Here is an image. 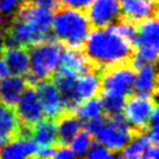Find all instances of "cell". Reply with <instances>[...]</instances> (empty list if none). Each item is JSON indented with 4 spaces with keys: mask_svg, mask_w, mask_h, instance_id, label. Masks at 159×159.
<instances>
[{
    "mask_svg": "<svg viewBox=\"0 0 159 159\" xmlns=\"http://www.w3.org/2000/svg\"><path fill=\"white\" fill-rule=\"evenodd\" d=\"M56 121L58 144L67 145L72 138L81 130V121L75 111H66Z\"/></svg>",
    "mask_w": 159,
    "mask_h": 159,
    "instance_id": "cell-20",
    "label": "cell"
},
{
    "mask_svg": "<svg viewBox=\"0 0 159 159\" xmlns=\"http://www.w3.org/2000/svg\"><path fill=\"white\" fill-rule=\"evenodd\" d=\"M37 146H55L58 144L57 123L52 119L40 120L28 131Z\"/></svg>",
    "mask_w": 159,
    "mask_h": 159,
    "instance_id": "cell-18",
    "label": "cell"
},
{
    "mask_svg": "<svg viewBox=\"0 0 159 159\" xmlns=\"http://www.w3.org/2000/svg\"><path fill=\"white\" fill-rule=\"evenodd\" d=\"M100 94H101L100 102H101L102 111L106 116L122 115L125 98L113 95V94H105V93H100Z\"/></svg>",
    "mask_w": 159,
    "mask_h": 159,
    "instance_id": "cell-23",
    "label": "cell"
},
{
    "mask_svg": "<svg viewBox=\"0 0 159 159\" xmlns=\"http://www.w3.org/2000/svg\"><path fill=\"white\" fill-rule=\"evenodd\" d=\"M157 106V100L153 98L130 94L125 98L123 106V117L136 134L145 133L149 127V121L153 108Z\"/></svg>",
    "mask_w": 159,
    "mask_h": 159,
    "instance_id": "cell-7",
    "label": "cell"
},
{
    "mask_svg": "<svg viewBox=\"0 0 159 159\" xmlns=\"http://www.w3.org/2000/svg\"><path fill=\"white\" fill-rule=\"evenodd\" d=\"M15 106H16L15 113H16L19 120L22 124L23 129H25V135L28 136L29 129L36 122H39L40 120L43 119V116H44L42 103L40 101V98L37 95L35 87L30 86V85H27L22 95L20 97Z\"/></svg>",
    "mask_w": 159,
    "mask_h": 159,
    "instance_id": "cell-8",
    "label": "cell"
},
{
    "mask_svg": "<svg viewBox=\"0 0 159 159\" xmlns=\"http://www.w3.org/2000/svg\"><path fill=\"white\" fill-rule=\"evenodd\" d=\"M0 26H1V16H0Z\"/></svg>",
    "mask_w": 159,
    "mask_h": 159,
    "instance_id": "cell-32",
    "label": "cell"
},
{
    "mask_svg": "<svg viewBox=\"0 0 159 159\" xmlns=\"http://www.w3.org/2000/svg\"><path fill=\"white\" fill-rule=\"evenodd\" d=\"M52 11L22 0L18 6L12 22L5 30L4 43L7 45H30L52 39Z\"/></svg>",
    "mask_w": 159,
    "mask_h": 159,
    "instance_id": "cell-1",
    "label": "cell"
},
{
    "mask_svg": "<svg viewBox=\"0 0 159 159\" xmlns=\"http://www.w3.org/2000/svg\"><path fill=\"white\" fill-rule=\"evenodd\" d=\"M85 156L92 159H111L116 157L115 152L107 149L106 146L98 143V142H94L91 144L87 153Z\"/></svg>",
    "mask_w": 159,
    "mask_h": 159,
    "instance_id": "cell-25",
    "label": "cell"
},
{
    "mask_svg": "<svg viewBox=\"0 0 159 159\" xmlns=\"http://www.w3.org/2000/svg\"><path fill=\"white\" fill-rule=\"evenodd\" d=\"M33 4L37 5V6H41L43 8L50 9V11H56V9L61 6L59 4V0H29Z\"/></svg>",
    "mask_w": 159,
    "mask_h": 159,
    "instance_id": "cell-29",
    "label": "cell"
},
{
    "mask_svg": "<svg viewBox=\"0 0 159 159\" xmlns=\"http://www.w3.org/2000/svg\"><path fill=\"white\" fill-rule=\"evenodd\" d=\"M0 100L8 107H15L23 91L27 87V81L22 75H6L0 79Z\"/></svg>",
    "mask_w": 159,
    "mask_h": 159,
    "instance_id": "cell-17",
    "label": "cell"
},
{
    "mask_svg": "<svg viewBox=\"0 0 159 159\" xmlns=\"http://www.w3.org/2000/svg\"><path fill=\"white\" fill-rule=\"evenodd\" d=\"M121 5V16L131 22L157 15L158 0H119Z\"/></svg>",
    "mask_w": 159,
    "mask_h": 159,
    "instance_id": "cell-13",
    "label": "cell"
},
{
    "mask_svg": "<svg viewBox=\"0 0 159 159\" xmlns=\"http://www.w3.org/2000/svg\"><path fill=\"white\" fill-rule=\"evenodd\" d=\"M86 130L95 137L98 143L113 152H119L137 135L122 115L105 116L86 121Z\"/></svg>",
    "mask_w": 159,
    "mask_h": 159,
    "instance_id": "cell-5",
    "label": "cell"
},
{
    "mask_svg": "<svg viewBox=\"0 0 159 159\" xmlns=\"http://www.w3.org/2000/svg\"><path fill=\"white\" fill-rule=\"evenodd\" d=\"M55 12L51 28L57 41L71 48H83L91 30V23L84 9L59 6Z\"/></svg>",
    "mask_w": 159,
    "mask_h": 159,
    "instance_id": "cell-3",
    "label": "cell"
},
{
    "mask_svg": "<svg viewBox=\"0 0 159 159\" xmlns=\"http://www.w3.org/2000/svg\"><path fill=\"white\" fill-rule=\"evenodd\" d=\"M37 149L34 141L28 136H20L11 139L4 146L0 148V158L2 159H22L34 158Z\"/></svg>",
    "mask_w": 159,
    "mask_h": 159,
    "instance_id": "cell-16",
    "label": "cell"
},
{
    "mask_svg": "<svg viewBox=\"0 0 159 159\" xmlns=\"http://www.w3.org/2000/svg\"><path fill=\"white\" fill-rule=\"evenodd\" d=\"M0 56L6 64L9 73L23 75L29 71L30 58L27 47L2 44L0 47Z\"/></svg>",
    "mask_w": 159,
    "mask_h": 159,
    "instance_id": "cell-12",
    "label": "cell"
},
{
    "mask_svg": "<svg viewBox=\"0 0 159 159\" xmlns=\"http://www.w3.org/2000/svg\"><path fill=\"white\" fill-rule=\"evenodd\" d=\"M83 47L95 70L130 63L135 52V47L120 35L113 25L89 30Z\"/></svg>",
    "mask_w": 159,
    "mask_h": 159,
    "instance_id": "cell-2",
    "label": "cell"
},
{
    "mask_svg": "<svg viewBox=\"0 0 159 159\" xmlns=\"http://www.w3.org/2000/svg\"><path fill=\"white\" fill-rule=\"evenodd\" d=\"M89 2H91V0H59L61 6H66V7L78 9H86Z\"/></svg>",
    "mask_w": 159,
    "mask_h": 159,
    "instance_id": "cell-27",
    "label": "cell"
},
{
    "mask_svg": "<svg viewBox=\"0 0 159 159\" xmlns=\"http://www.w3.org/2000/svg\"><path fill=\"white\" fill-rule=\"evenodd\" d=\"M34 87L42 103L43 113L49 119L56 121L64 113H66L67 111L64 100H63L62 93L53 81H49L48 79L42 80Z\"/></svg>",
    "mask_w": 159,
    "mask_h": 159,
    "instance_id": "cell-9",
    "label": "cell"
},
{
    "mask_svg": "<svg viewBox=\"0 0 159 159\" xmlns=\"http://www.w3.org/2000/svg\"><path fill=\"white\" fill-rule=\"evenodd\" d=\"M63 49L64 44L62 42L53 39L30 45V49L28 48L30 66L25 78L27 85L36 86L42 80L51 78L57 71Z\"/></svg>",
    "mask_w": 159,
    "mask_h": 159,
    "instance_id": "cell-4",
    "label": "cell"
},
{
    "mask_svg": "<svg viewBox=\"0 0 159 159\" xmlns=\"http://www.w3.org/2000/svg\"><path fill=\"white\" fill-rule=\"evenodd\" d=\"M135 73L136 71L131 66V63H123L102 69L100 93L123 98L129 97L134 91Z\"/></svg>",
    "mask_w": 159,
    "mask_h": 159,
    "instance_id": "cell-6",
    "label": "cell"
},
{
    "mask_svg": "<svg viewBox=\"0 0 159 159\" xmlns=\"http://www.w3.org/2000/svg\"><path fill=\"white\" fill-rule=\"evenodd\" d=\"M58 67L57 72L72 78H78L89 71H97L83 48H71L66 45H64Z\"/></svg>",
    "mask_w": 159,
    "mask_h": 159,
    "instance_id": "cell-10",
    "label": "cell"
},
{
    "mask_svg": "<svg viewBox=\"0 0 159 159\" xmlns=\"http://www.w3.org/2000/svg\"><path fill=\"white\" fill-rule=\"evenodd\" d=\"M20 135H23V127L14 108L0 103V148Z\"/></svg>",
    "mask_w": 159,
    "mask_h": 159,
    "instance_id": "cell-14",
    "label": "cell"
},
{
    "mask_svg": "<svg viewBox=\"0 0 159 159\" xmlns=\"http://www.w3.org/2000/svg\"><path fill=\"white\" fill-rule=\"evenodd\" d=\"M8 75V70H7V66H6V64L5 62L2 61V58L0 56V79H2L4 77Z\"/></svg>",
    "mask_w": 159,
    "mask_h": 159,
    "instance_id": "cell-31",
    "label": "cell"
},
{
    "mask_svg": "<svg viewBox=\"0 0 159 159\" xmlns=\"http://www.w3.org/2000/svg\"><path fill=\"white\" fill-rule=\"evenodd\" d=\"M20 0H0V13L8 14L18 7Z\"/></svg>",
    "mask_w": 159,
    "mask_h": 159,
    "instance_id": "cell-28",
    "label": "cell"
},
{
    "mask_svg": "<svg viewBox=\"0 0 159 159\" xmlns=\"http://www.w3.org/2000/svg\"><path fill=\"white\" fill-rule=\"evenodd\" d=\"M75 157L73 151L71 150L67 145H63V144H57L55 146V150L52 153V158L56 159H70Z\"/></svg>",
    "mask_w": 159,
    "mask_h": 159,
    "instance_id": "cell-26",
    "label": "cell"
},
{
    "mask_svg": "<svg viewBox=\"0 0 159 159\" xmlns=\"http://www.w3.org/2000/svg\"><path fill=\"white\" fill-rule=\"evenodd\" d=\"M100 89H101V80L100 75L95 71L86 72L84 75H79L78 79L75 78V93L79 101L97 97L100 94Z\"/></svg>",
    "mask_w": 159,
    "mask_h": 159,
    "instance_id": "cell-19",
    "label": "cell"
},
{
    "mask_svg": "<svg viewBox=\"0 0 159 159\" xmlns=\"http://www.w3.org/2000/svg\"><path fill=\"white\" fill-rule=\"evenodd\" d=\"M135 73L134 89L137 94L156 99L158 94V80L156 63H149L138 69Z\"/></svg>",
    "mask_w": 159,
    "mask_h": 159,
    "instance_id": "cell-15",
    "label": "cell"
},
{
    "mask_svg": "<svg viewBox=\"0 0 159 159\" xmlns=\"http://www.w3.org/2000/svg\"><path fill=\"white\" fill-rule=\"evenodd\" d=\"M159 152H158V144H150L144 151V153L142 156V158L144 159H158Z\"/></svg>",
    "mask_w": 159,
    "mask_h": 159,
    "instance_id": "cell-30",
    "label": "cell"
},
{
    "mask_svg": "<svg viewBox=\"0 0 159 159\" xmlns=\"http://www.w3.org/2000/svg\"><path fill=\"white\" fill-rule=\"evenodd\" d=\"M151 144L146 133L137 134L131 138L127 145L121 150V157L125 159H138L142 158L144 151Z\"/></svg>",
    "mask_w": 159,
    "mask_h": 159,
    "instance_id": "cell-21",
    "label": "cell"
},
{
    "mask_svg": "<svg viewBox=\"0 0 159 159\" xmlns=\"http://www.w3.org/2000/svg\"><path fill=\"white\" fill-rule=\"evenodd\" d=\"M75 113L79 116L80 120H84V121H91V120L100 117L102 113L100 99H97L94 97L86 100H81L75 106Z\"/></svg>",
    "mask_w": 159,
    "mask_h": 159,
    "instance_id": "cell-22",
    "label": "cell"
},
{
    "mask_svg": "<svg viewBox=\"0 0 159 159\" xmlns=\"http://www.w3.org/2000/svg\"><path fill=\"white\" fill-rule=\"evenodd\" d=\"M86 15L91 26H108L121 18V5L119 0H91Z\"/></svg>",
    "mask_w": 159,
    "mask_h": 159,
    "instance_id": "cell-11",
    "label": "cell"
},
{
    "mask_svg": "<svg viewBox=\"0 0 159 159\" xmlns=\"http://www.w3.org/2000/svg\"><path fill=\"white\" fill-rule=\"evenodd\" d=\"M70 143L71 150L73 151L75 156H85L87 153L91 144L93 143L92 135L87 130H84V131L80 130L79 133L72 138Z\"/></svg>",
    "mask_w": 159,
    "mask_h": 159,
    "instance_id": "cell-24",
    "label": "cell"
}]
</instances>
